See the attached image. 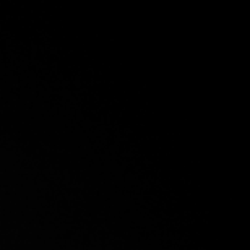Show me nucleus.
Returning a JSON list of instances; mask_svg holds the SVG:
<instances>
[]
</instances>
